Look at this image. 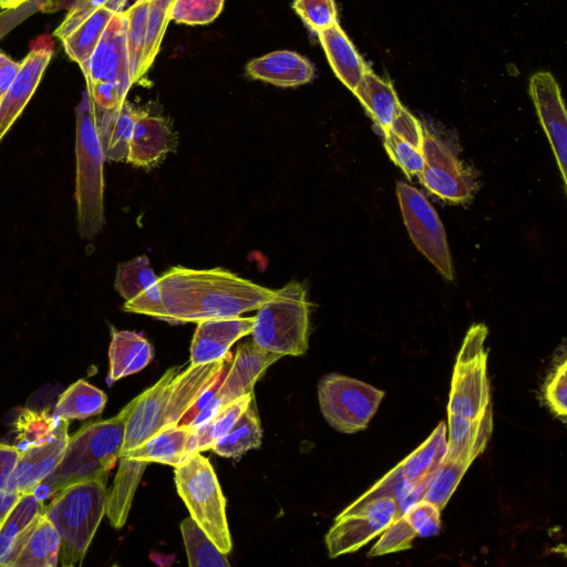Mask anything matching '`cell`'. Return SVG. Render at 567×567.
I'll use <instances>...</instances> for the list:
<instances>
[{
	"instance_id": "cell-35",
	"label": "cell",
	"mask_w": 567,
	"mask_h": 567,
	"mask_svg": "<svg viewBox=\"0 0 567 567\" xmlns=\"http://www.w3.org/2000/svg\"><path fill=\"white\" fill-rule=\"evenodd\" d=\"M252 399L254 392L240 396L198 424L195 427L197 451L200 453L212 450L216 442L228 433Z\"/></svg>"
},
{
	"instance_id": "cell-46",
	"label": "cell",
	"mask_w": 567,
	"mask_h": 567,
	"mask_svg": "<svg viewBox=\"0 0 567 567\" xmlns=\"http://www.w3.org/2000/svg\"><path fill=\"white\" fill-rule=\"evenodd\" d=\"M27 1L28 0H0V8L3 10L14 9V8H18L19 6L23 4Z\"/></svg>"
},
{
	"instance_id": "cell-39",
	"label": "cell",
	"mask_w": 567,
	"mask_h": 567,
	"mask_svg": "<svg viewBox=\"0 0 567 567\" xmlns=\"http://www.w3.org/2000/svg\"><path fill=\"white\" fill-rule=\"evenodd\" d=\"M173 2L174 0H150L143 64L144 73L150 69L158 53L163 35L171 20L169 12Z\"/></svg>"
},
{
	"instance_id": "cell-16",
	"label": "cell",
	"mask_w": 567,
	"mask_h": 567,
	"mask_svg": "<svg viewBox=\"0 0 567 567\" xmlns=\"http://www.w3.org/2000/svg\"><path fill=\"white\" fill-rule=\"evenodd\" d=\"M115 288L125 300V311L165 321L158 277L146 256L135 257L117 266Z\"/></svg>"
},
{
	"instance_id": "cell-36",
	"label": "cell",
	"mask_w": 567,
	"mask_h": 567,
	"mask_svg": "<svg viewBox=\"0 0 567 567\" xmlns=\"http://www.w3.org/2000/svg\"><path fill=\"white\" fill-rule=\"evenodd\" d=\"M59 420L47 411L22 410L14 422L17 442L27 447L45 442L52 435Z\"/></svg>"
},
{
	"instance_id": "cell-42",
	"label": "cell",
	"mask_w": 567,
	"mask_h": 567,
	"mask_svg": "<svg viewBox=\"0 0 567 567\" xmlns=\"http://www.w3.org/2000/svg\"><path fill=\"white\" fill-rule=\"evenodd\" d=\"M401 516L417 537H431L441 529V509L424 498L411 504Z\"/></svg>"
},
{
	"instance_id": "cell-21",
	"label": "cell",
	"mask_w": 567,
	"mask_h": 567,
	"mask_svg": "<svg viewBox=\"0 0 567 567\" xmlns=\"http://www.w3.org/2000/svg\"><path fill=\"white\" fill-rule=\"evenodd\" d=\"M45 505L34 493L22 495L0 524V567H12Z\"/></svg>"
},
{
	"instance_id": "cell-11",
	"label": "cell",
	"mask_w": 567,
	"mask_h": 567,
	"mask_svg": "<svg viewBox=\"0 0 567 567\" xmlns=\"http://www.w3.org/2000/svg\"><path fill=\"white\" fill-rule=\"evenodd\" d=\"M396 195L414 245L444 278L453 280L450 249L437 213L420 190L406 183L398 182Z\"/></svg>"
},
{
	"instance_id": "cell-20",
	"label": "cell",
	"mask_w": 567,
	"mask_h": 567,
	"mask_svg": "<svg viewBox=\"0 0 567 567\" xmlns=\"http://www.w3.org/2000/svg\"><path fill=\"white\" fill-rule=\"evenodd\" d=\"M384 147L395 165L406 176L417 175L424 164L423 127L420 122L402 105L383 133Z\"/></svg>"
},
{
	"instance_id": "cell-43",
	"label": "cell",
	"mask_w": 567,
	"mask_h": 567,
	"mask_svg": "<svg viewBox=\"0 0 567 567\" xmlns=\"http://www.w3.org/2000/svg\"><path fill=\"white\" fill-rule=\"evenodd\" d=\"M107 1L109 0H71L69 13L53 34L60 40H63L81 22Z\"/></svg>"
},
{
	"instance_id": "cell-28",
	"label": "cell",
	"mask_w": 567,
	"mask_h": 567,
	"mask_svg": "<svg viewBox=\"0 0 567 567\" xmlns=\"http://www.w3.org/2000/svg\"><path fill=\"white\" fill-rule=\"evenodd\" d=\"M352 92L383 134L401 105L392 84L367 69Z\"/></svg>"
},
{
	"instance_id": "cell-45",
	"label": "cell",
	"mask_w": 567,
	"mask_h": 567,
	"mask_svg": "<svg viewBox=\"0 0 567 567\" xmlns=\"http://www.w3.org/2000/svg\"><path fill=\"white\" fill-rule=\"evenodd\" d=\"M19 69V63L0 52V99L12 84Z\"/></svg>"
},
{
	"instance_id": "cell-23",
	"label": "cell",
	"mask_w": 567,
	"mask_h": 567,
	"mask_svg": "<svg viewBox=\"0 0 567 567\" xmlns=\"http://www.w3.org/2000/svg\"><path fill=\"white\" fill-rule=\"evenodd\" d=\"M493 427L484 430L473 443L454 457H443L441 465L431 480L424 499L444 509L458 486L467 468L486 449Z\"/></svg>"
},
{
	"instance_id": "cell-18",
	"label": "cell",
	"mask_w": 567,
	"mask_h": 567,
	"mask_svg": "<svg viewBox=\"0 0 567 567\" xmlns=\"http://www.w3.org/2000/svg\"><path fill=\"white\" fill-rule=\"evenodd\" d=\"M68 425L69 421L60 419L45 442L21 450L16 466L20 496L34 493L40 483L59 465L70 437Z\"/></svg>"
},
{
	"instance_id": "cell-12",
	"label": "cell",
	"mask_w": 567,
	"mask_h": 567,
	"mask_svg": "<svg viewBox=\"0 0 567 567\" xmlns=\"http://www.w3.org/2000/svg\"><path fill=\"white\" fill-rule=\"evenodd\" d=\"M126 27L125 12H116L110 20L87 62L80 65L86 82L117 83L128 92L132 81Z\"/></svg>"
},
{
	"instance_id": "cell-26",
	"label": "cell",
	"mask_w": 567,
	"mask_h": 567,
	"mask_svg": "<svg viewBox=\"0 0 567 567\" xmlns=\"http://www.w3.org/2000/svg\"><path fill=\"white\" fill-rule=\"evenodd\" d=\"M126 0H109L81 22L63 40L70 59L82 65L87 62L112 17L123 11Z\"/></svg>"
},
{
	"instance_id": "cell-44",
	"label": "cell",
	"mask_w": 567,
	"mask_h": 567,
	"mask_svg": "<svg viewBox=\"0 0 567 567\" xmlns=\"http://www.w3.org/2000/svg\"><path fill=\"white\" fill-rule=\"evenodd\" d=\"M51 0H28L14 9H6L0 12V39H2L16 25L37 11L44 10Z\"/></svg>"
},
{
	"instance_id": "cell-34",
	"label": "cell",
	"mask_w": 567,
	"mask_h": 567,
	"mask_svg": "<svg viewBox=\"0 0 567 567\" xmlns=\"http://www.w3.org/2000/svg\"><path fill=\"white\" fill-rule=\"evenodd\" d=\"M148 6L150 0H137L124 11L127 20L126 43L132 84L145 74L143 64L146 45Z\"/></svg>"
},
{
	"instance_id": "cell-19",
	"label": "cell",
	"mask_w": 567,
	"mask_h": 567,
	"mask_svg": "<svg viewBox=\"0 0 567 567\" xmlns=\"http://www.w3.org/2000/svg\"><path fill=\"white\" fill-rule=\"evenodd\" d=\"M176 146V136L169 121L159 115L141 111L135 120L126 162L151 168L157 165Z\"/></svg>"
},
{
	"instance_id": "cell-31",
	"label": "cell",
	"mask_w": 567,
	"mask_h": 567,
	"mask_svg": "<svg viewBox=\"0 0 567 567\" xmlns=\"http://www.w3.org/2000/svg\"><path fill=\"white\" fill-rule=\"evenodd\" d=\"M106 394L85 380L71 384L59 398L54 415L66 421L99 415L105 408Z\"/></svg>"
},
{
	"instance_id": "cell-1",
	"label": "cell",
	"mask_w": 567,
	"mask_h": 567,
	"mask_svg": "<svg viewBox=\"0 0 567 567\" xmlns=\"http://www.w3.org/2000/svg\"><path fill=\"white\" fill-rule=\"evenodd\" d=\"M158 285L165 321L172 324L237 317L258 309L276 293L223 268L176 266L158 277Z\"/></svg>"
},
{
	"instance_id": "cell-41",
	"label": "cell",
	"mask_w": 567,
	"mask_h": 567,
	"mask_svg": "<svg viewBox=\"0 0 567 567\" xmlns=\"http://www.w3.org/2000/svg\"><path fill=\"white\" fill-rule=\"evenodd\" d=\"M293 9L316 33L338 22L334 0H293Z\"/></svg>"
},
{
	"instance_id": "cell-32",
	"label": "cell",
	"mask_w": 567,
	"mask_h": 567,
	"mask_svg": "<svg viewBox=\"0 0 567 567\" xmlns=\"http://www.w3.org/2000/svg\"><path fill=\"white\" fill-rule=\"evenodd\" d=\"M138 113L140 110L125 100L115 117L96 126L105 159L126 161Z\"/></svg>"
},
{
	"instance_id": "cell-3",
	"label": "cell",
	"mask_w": 567,
	"mask_h": 567,
	"mask_svg": "<svg viewBox=\"0 0 567 567\" xmlns=\"http://www.w3.org/2000/svg\"><path fill=\"white\" fill-rule=\"evenodd\" d=\"M133 400L115 416L81 427L69 442L59 465L37 487V496H50L66 486L99 476H109L118 461L125 423Z\"/></svg>"
},
{
	"instance_id": "cell-9",
	"label": "cell",
	"mask_w": 567,
	"mask_h": 567,
	"mask_svg": "<svg viewBox=\"0 0 567 567\" xmlns=\"http://www.w3.org/2000/svg\"><path fill=\"white\" fill-rule=\"evenodd\" d=\"M402 515L394 497L390 495L360 496L334 519L326 535L331 558L359 550L382 534Z\"/></svg>"
},
{
	"instance_id": "cell-4",
	"label": "cell",
	"mask_w": 567,
	"mask_h": 567,
	"mask_svg": "<svg viewBox=\"0 0 567 567\" xmlns=\"http://www.w3.org/2000/svg\"><path fill=\"white\" fill-rule=\"evenodd\" d=\"M107 476L73 483L58 492L44 515L61 537L59 565H81L105 515Z\"/></svg>"
},
{
	"instance_id": "cell-40",
	"label": "cell",
	"mask_w": 567,
	"mask_h": 567,
	"mask_svg": "<svg viewBox=\"0 0 567 567\" xmlns=\"http://www.w3.org/2000/svg\"><path fill=\"white\" fill-rule=\"evenodd\" d=\"M224 2L225 0H174L169 18L188 25L208 24L219 16Z\"/></svg>"
},
{
	"instance_id": "cell-17",
	"label": "cell",
	"mask_w": 567,
	"mask_h": 567,
	"mask_svg": "<svg viewBox=\"0 0 567 567\" xmlns=\"http://www.w3.org/2000/svg\"><path fill=\"white\" fill-rule=\"evenodd\" d=\"M255 317L210 318L197 322L192 344L190 364L217 361L229 353L230 347L251 333Z\"/></svg>"
},
{
	"instance_id": "cell-29",
	"label": "cell",
	"mask_w": 567,
	"mask_h": 567,
	"mask_svg": "<svg viewBox=\"0 0 567 567\" xmlns=\"http://www.w3.org/2000/svg\"><path fill=\"white\" fill-rule=\"evenodd\" d=\"M60 548V534L43 514L12 567H55Z\"/></svg>"
},
{
	"instance_id": "cell-38",
	"label": "cell",
	"mask_w": 567,
	"mask_h": 567,
	"mask_svg": "<svg viewBox=\"0 0 567 567\" xmlns=\"http://www.w3.org/2000/svg\"><path fill=\"white\" fill-rule=\"evenodd\" d=\"M20 453L18 446L0 443V524L21 497L16 477Z\"/></svg>"
},
{
	"instance_id": "cell-30",
	"label": "cell",
	"mask_w": 567,
	"mask_h": 567,
	"mask_svg": "<svg viewBox=\"0 0 567 567\" xmlns=\"http://www.w3.org/2000/svg\"><path fill=\"white\" fill-rule=\"evenodd\" d=\"M261 441L262 430L252 399L228 433L212 450L219 456L238 458L249 450L259 449Z\"/></svg>"
},
{
	"instance_id": "cell-33",
	"label": "cell",
	"mask_w": 567,
	"mask_h": 567,
	"mask_svg": "<svg viewBox=\"0 0 567 567\" xmlns=\"http://www.w3.org/2000/svg\"><path fill=\"white\" fill-rule=\"evenodd\" d=\"M188 565L190 567H229L223 554L209 536L189 516L181 523Z\"/></svg>"
},
{
	"instance_id": "cell-15",
	"label": "cell",
	"mask_w": 567,
	"mask_h": 567,
	"mask_svg": "<svg viewBox=\"0 0 567 567\" xmlns=\"http://www.w3.org/2000/svg\"><path fill=\"white\" fill-rule=\"evenodd\" d=\"M529 92L566 186L567 120L559 86L549 72H538L530 78Z\"/></svg>"
},
{
	"instance_id": "cell-24",
	"label": "cell",
	"mask_w": 567,
	"mask_h": 567,
	"mask_svg": "<svg viewBox=\"0 0 567 567\" xmlns=\"http://www.w3.org/2000/svg\"><path fill=\"white\" fill-rule=\"evenodd\" d=\"M154 357L152 344L134 331H113L109 349L110 371L107 383L137 373L148 365Z\"/></svg>"
},
{
	"instance_id": "cell-10",
	"label": "cell",
	"mask_w": 567,
	"mask_h": 567,
	"mask_svg": "<svg viewBox=\"0 0 567 567\" xmlns=\"http://www.w3.org/2000/svg\"><path fill=\"white\" fill-rule=\"evenodd\" d=\"M280 358L254 342L238 346L226 373L224 371L218 382L197 401L190 411L193 416L182 423L196 427L226 404L254 392L256 382Z\"/></svg>"
},
{
	"instance_id": "cell-27",
	"label": "cell",
	"mask_w": 567,
	"mask_h": 567,
	"mask_svg": "<svg viewBox=\"0 0 567 567\" xmlns=\"http://www.w3.org/2000/svg\"><path fill=\"white\" fill-rule=\"evenodd\" d=\"M447 447V425L440 422L429 437L395 468L410 483L431 482L436 473Z\"/></svg>"
},
{
	"instance_id": "cell-13",
	"label": "cell",
	"mask_w": 567,
	"mask_h": 567,
	"mask_svg": "<svg viewBox=\"0 0 567 567\" xmlns=\"http://www.w3.org/2000/svg\"><path fill=\"white\" fill-rule=\"evenodd\" d=\"M422 171L417 174L425 188L449 202H464L472 195V182L456 157L423 130Z\"/></svg>"
},
{
	"instance_id": "cell-22",
	"label": "cell",
	"mask_w": 567,
	"mask_h": 567,
	"mask_svg": "<svg viewBox=\"0 0 567 567\" xmlns=\"http://www.w3.org/2000/svg\"><path fill=\"white\" fill-rule=\"evenodd\" d=\"M247 74L280 87H295L315 78V68L305 56L289 50H280L252 59L246 65Z\"/></svg>"
},
{
	"instance_id": "cell-2",
	"label": "cell",
	"mask_w": 567,
	"mask_h": 567,
	"mask_svg": "<svg viewBox=\"0 0 567 567\" xmlns=\"http://www.w3.org/2000/svg\"><path fill=\"white\" fill-rule=\"evenodd\" d=\"M487 327L473 324L457 353L447 403V447L457 452L493 416L487 377Z\"/></svg>"
},
{
	"instance_id": "cell-37",
	"label": "cell",
	"mask_w": 567,
	"mask_h": 567,
	"mask_svg": "<svg viewBox=\"0 0 567 567\" xmlns=\"http://www.w3.org/2000/svg\"><path fill=\"white\" fill-rule=\"evenodd\" d=\"M567 362L566 351L563 347L560 354L556 355L553 368L543 385V400L550 412L564 423L567 416Z\"/></svg>"
},
{
	"instance_id": "cell-6",
	"label": "cell",
	"mask_w": 567,
	"mask_h": 567,
	"mask_svg": "<svg viewBox=\"0 0 567 567\" xmlns=\"http://www.w3.org/2000/svg\"><path fill=\"white\" fill-rule=\"evenodd\" d=\"M310 303L303 285L292 280L257 309L251 330L259 348L298 357L308 350Z\"/></svg>"
},
{
	"instance_id": "cell-14",
	"label": "cell",
	"mask_w": 567,
	"mask_h": 567,
	"mask_svg": "<svg viewBox=\"0 0 567 567\" xmlns=\"http://www.w3.org/2000/svg\"><path fill=\"white\" fill-rule=\"evenodd\" d=\"M54 43L42 34L31 43L27 58L4 95L0 99V141L20 116L34 93L53 54Z\"/></svg>"
},
{
	"instance_id": "cell-7",
	"label": "cell",
	"mask_w": 567,
	"mask_h": 567,
	"mask_svg": "<svg viewBox=\"0 0 567 567\" xmlns=\"http://www.w3.org/2000/svg\"><path fill=\"white\" fill-rule=\"evenodd\" d=\"M178 495L189 516L209 536L223 554L231 550L226 516V499L210 462L199 452L175 467Z\"/></svg>"
},
{
	"instance_id": "cell-5",
	"label": "cell",
	"mask_w": 567,
	"mask_h": 567,
	"mask_svg": "<svg viewBox=\"0 0 567 567\" xmlns=\"http://www.w3.org/2000/svg\"><path fill=\"white\" fill-rule=\"evenodd\" d=\"M78 230L84 238L97 235L104 225L103 164L105 156L97 134L87 90L75 109Z\"/></svg>"
},
{
	"instance_id": "cell-25",
	"label": "cell",
	"mask_w": 567,
	"mask_h": 567,
	"mask_svg": "<svg viewBox=\"0 0 567 567\" xmlns=\"http://www.w3.org/2000/svg\"><path fill=\"white\" fill-rule=\"evenodd\" d=\"M337 78L353 91L368 69L339 23L317 33Z\"/></svg>"
},
{
	"instance_id": "cell-8",
	"label": "cell",
	"mask_w": 567,
	"mask_h": 567,
	"mask_svg": "<svg viewBox=\"0 0 567 567\" xmlns=\"http://www.w3.org/2000/svg\"><path fill=\"white\" fill-rule=\"evenodd\" d=\"M384 395L383 390L339 373L323 375L318 384L323 417L334 430L347 434L367 429Z\"/></svg>"
}]
</instances>
